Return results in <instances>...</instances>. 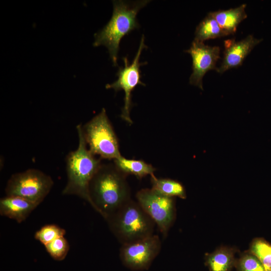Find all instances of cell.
<instances>
[{
    "label": "cell",
    "instance_id": "cell-8",
    "mask_svg": "<svg viewBox=\"0 0 271 271\" xmlns=\"http://www.w3.org/2000/svg\"><path fill=\"white\" fill-rule=\"evenodd\" d=\"M137 202L157 225L166 237L175 216L173 197L162 195L152 188L139 191L136 194Z\"/></svg>",
    "mask_w": 271,
    "mask_h": 271
},
{
    "label": "cell",
    "instance_id": "cell-14",
    "mask_svg": "<svg viewBox=\"0 0 271 271\" xmlns=\"http://www.w3.org/2000/svg\"><path fill=\"white\" fill-rule=\"evenodd\" d=\"M117 168L123 174H132L139 179L148 175L154 174L156 169L151 164L143 160H136L125 158L122 156L114 160Z\"/></svg>",
    "mask_w": 271,
    "mask_h": 271
},
{
    "label": "cell",
    "instance_id": "cell-12",
    "mask_svg": "<svg viewBox=\"0 0 271 271\" xmlns=\"http://www.w3.org/2000/svg\"><path fill=\"white\" fill-rule=\"evenodd\" d=\"M37 206L35 203L23 198L6 196L0 200V214L20 223L25 220Z\"/></svg>",
    "mask_w": 271,
    "mask_h": 271
},
{
    "label": "cell",
    "instance_id": "cell-11",
    "mask_svg": "<svg viewBox=\"0 0 271 271\" xmlns=\"http://www.w3.org/2000/svg\"><path fill=\"white\" fill-rule=\"evenodd\" d=\"M262 40L250 35L240 41L236 42L234 39L225 41L222 63L217 69V72L222 74L228 69L241 65L245 57Z\"/></svg>",
    "mask_w": 271,
    "mask_h": 271
},
{
    "label": "cell",
    "instance_id": "cell-3",
    "mask_svg": "<svg viewBox=\"0 0 271 271\" xmlns=\"http://www.w3.org/2000/svg\"><path fill=\"white\" fill-rule=\"evenodd\" d=\"M150 1H113L112 17L103 28L94 35V47L105 46L114 66H117V54L121 39L140 27L137 19L139 11Z\"/></svg>",
    "mask_w": 271,
    "mask_h": 271
},
{
    "label": "cell",
    "instance_id": "cell-4",
    "mask_svg": "<svg viewBox=\"0 0 271 271\" xmlns=\"http://www.w3.org/2000/svg\"><path fill=\"white\" fill-rule=\"evenodd\" d=\"M106 220L110 230L122 244L154 234L155 223L137 201L131 199Z\"/></svg>",
    "mask_w": 271,
    "mask_h": 271
},
{
    "label": "cell",
    "instance_id": "cell-5",
    "mask_svg": "<svg viewBox=\"0 0 271 271\" xmlns=\"http://www.w3.org/2000/svg\"><path fill=\"white\" fill-rule=\"evenodd\" d=\"M82 130L88 148L94 155L108 160L121 156L117 137L104 108L82 125Z\"/></svg>",
    "mask_w": 271,
    "mask_h": 271
},
{
    "label": "cell",
    "instance_id": "cell-10",
    "mask_svg": "<svg viewBox=\"0 0 271 271\" xmlns=\"http://www.w3.org/2000/svg\"><path fill=\"white\" fill-rule=\"evenodd\" d=\"M185 52L189 53L192 58V73L189 83L203 90L202 79L206 73L217 68L216 63L220 58V48L218 46L206 45L203 42L194 40L188 50Z\"/></svg>",
    "mask_w": 271,
    "mask_h": 271
},
{
    "label": "cell",
    "instance_id": "cell-9",
    "mask_svg": "<svg viewBox=\"0 0 271 271\" xmlns=\"http://www.w3.org/2000/svg\"><path fill=\"white\" fill-rule=\"evenodd\" d=\"M161 241L153 234L144 238L122 244L120 257L124 265L135 270L147 269L160 253Z\"/></svg>",
    "mask_w": 271,
    "mask_h": 271
},
{
    "label": "cell",
    "instance_id": "cell-20",
    "mask_svg": "<svg viewBox=\"0 0 271 271\" xmlns=\"http://www.w3.org/2000/svg\"><path fill=\"white\" fill-rule=\"evenodd\" d=\"M45 247L50 256L57 261L63 260L70 249L69 244L64 236L55 239Z\"/></svg>",
    "mask_w": 271,
    "mask_h": 271
},
{
    "label": "cell",
    "instance_id": "cell-7",
    "mask_svg": "<svg viewBox=\"0 0 271 271\" xmlns=\"http://www.w3.org/2000/svg\"><path fill=\"white\" fill-rule=\"evenodd\" d=\"M145 37L143 35L137 53L130 64L127 57H122L124 66L119 67L116 75L118 79L111 84H107L105 86L106 89L112 88L116 92L123 90L124 91V105L120 114L121 118L129 124L132 123L130 117V111L132 106L131 92L139 85L146 86L141 81V74L140 67L147 64V62L141 63L140 58L142 51L147 46L145 44Z\"/></svg>",
    "mask_w": 271,
    "mask_h": 271
},
{
    "label": "cell",
    "instance_id": "cell-15",
    "mask_svg": "<svg viewBox=\"0 0 271 271\" xmlns=\"http://www.w3.org/2000/svg\"><path fill=\"white\" fill-rule=\"evenodd\" d=\"M152 189L156 192L170 197H186L184 186L179 182L167 178H158L154 174L151 176Z\"/></svg>",
    "mask_w": 271,
    "mask_h": 271
},
{
    "label": "cell",
    "instance_id": "cell-13",
    "mask_svg": "<svg viewBox=\"0 0 271 271\" xmlns=\"http://www.w3.org/2000/svg\"><path fill=\"white\" fill-rule=\"evenodd\" d=\"M246 4L227 10H219L209 13L218 22L220 27L228 34H234L239 24L246 18Z\"/></svg>",
    "mask_w": 271,
    "mask_h": 271
},
{
    "label": "cell",
    "instance_id": "cell-17",
    "mask_svg": "<svg viewBox=\"0 0 271 271\" xmlns=\"http://www.w3.org/2000/svg\"><path fill=\"white\" fill-rule=\"evenodd\" d=\"M211 271H228L234 262L232 252L227 249H220L212 253L208 258Z\"/></svg>",
    "mask_w": 271,
    "mask_h": 271
},
{
    "label": "cell",
    "instance_id": "cell-21",
    "mask_svg": "<svg viewBox=\"0 0 271 271\" xmlns=\"http://www.w3.org/2000/svg\"><path fill=\"white\" fill-rule=\"evenodd\" d=\"M238 266L240 271H266L260 261L252 254H246L241 257Z\"/></svg>",
    "mask_w": 271,
    "mask_h": 271
},
{
    "label": "cell",
    "instance_id": "cell-1",
    "mask_svg": "<svg viewBox=\"0 0 271 271\" xmlns=\"http://www.w3.org/2000/svg\"><path fill=\"white\" fill-rule=\"evenodd\" d=\"M125 174L114 164H102L89 186L90 205L105 220L130 199Z\"/></svg>",
    "mask_w": 271,
    "mask_h": 271
},
{
    "label": "cell",
    "instance_id": "cell-6",
    "mask_svg": "<svg viewBox=\"0 0 271 271\" xmlns=\"http://www.w3.org/2000/svg\"><path fill=\"white\" fill-rule=\"evenodd\" d=\"M54 182L52 178L36 169H29L15 173L7 182L6 196H18L28 200L38 206L50 193Z\"/></svg>",
    "mask_w": 271,
    "mask_h": 271
},
{
    "label": "cell",
    "instance_id": "cell-2",
    "mask_svg": "<svg viewBox=\"0 0 271 271\" xmlns=\"http://www.w3.org/2000/svg\"><path fill=\"white\" fill-rule=\"evenodd\" d=\"M78 146L66 157L67 181L62 190L63 195H76L88 202L90 183L102 165L101 158H97L88 149L82 130V125L76 126Z\"/></svg>",
    "mask_w": 271,
    "mask_h": 271
},
{
    "label": "cell",
    "instance_id": "cell-19",
    "mask_svg": "<svg viewBox=\"0 0 271 271\" xmlns=\"http://www.w3.org/2000/svg\"><path fill=\"white\" fill-rule=\"evenodd\" d=\"M65 234V229L57 225L50 224L45 225L37 230L34 237L45 246L55 239L63 237Z\"/></svg>",
    "mask_w": 271,
    "mask_h": 271
},
{
    "label": "cell",
    "instance_id": "cell-16",
    "mask_svg": "<svg viewBox=\"0 0 271 271\" xmlns=\"http://www.w3.org/2000/svg\"><path fill=\"white\" fill-rule=\"evenodd\" d=\"M195 35L194 40L201 42L228 35L216 20L209 14L197 26Z\"/></svg>",
    "mask_w": 271,
    "mask_h": 271
},
{
    "label": "cell",
    "instance_id": "cell-18",
    "mask_svg": "<svg viewBox=\"0 0 271 271\" xmlns=\"http://www.w3.org/2000/svg\"><path fill=\"white\" fill-rule=\"evenodd\" d=\"M251 254L256 256L265 270H271V245L261 239L253 241L251 247Z\"/></svg>",
    "mask_w": 271,
    "mask_h": 271
},
{
    "label": "cell",
    "instance_id": "cell-22",
    "mask_svg": "<svg viewBox=\"0 0 271 271\" xmlns=\"http://www.w3.org/2000/svg\"><path fill=\"white\" fill-rule=\"evenodd\" d=\"M266 271H271V270H266Z\"/></svg>",
    "mask_w": 271,
    "mask_h": 271
}]
</instances>
